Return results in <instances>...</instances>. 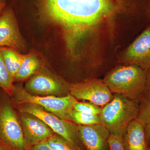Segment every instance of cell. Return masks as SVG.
I'll list each match as a JSON object with an SVG mask.
<instances>
[{
  "label": "cell",
  "mask_w": 150,
  "mask_h": 150,
  "mask_svg": "<svg viewBox=\"0 0 150 150\" xmlns=\"http://www.w3.org/2000/svg\"><path fill=\"white\" fill-rule=\"evenodd\" d=\"M19 110L39 118L53 132L66 140L76 150H84V148L78 134V125L76 123L62 119L35 104L27 103L21 107Z\"/></svg>",
  "instance_id": "277c9868"
},
{
  "label": "cell",
  "mask_w": 150,
  "mask_h": 150,
  "mask_svg": "<svg viewBox=\"0 0 150 150\" xmlns=\"http://www.w3.org/2000/svg\"><path fill=\"white\" fill-rule=\"evenodd\" d=\"M13 95L15 97L16 101L18 104L36 105L59 118L68 121H70L74 104L78 100L70 94L61 97L33 95L20 87H15Z\"/></svg>",
  "instance_id": "5b68a950"
},
{
  "label": "cell",
  "mask_w": 150,
  "mask_h": 150,
  "mask_svg": "<svg viewBox=\"0 0 150 150\" xmlns=\"http://www.w3.org/2000/svg\"><path fill=\"white\" fill-rule=\"evenodd\" d=\"M126 0H41L43 16L61 30L68 55L79 58L104 22L125 9Z\"/></svg>",
  "instance_id": "6da1fadb"
},
{
  "label": "cell",
  "mask_w": 150,
  "mask_h": 150,
  "mask_svg": "<svg viewBox=\"0 0 150 150\" xmlns=\"http://www.w3.org/2000/svg\"><path fill=\"white\" fill-rule=\"evenodd\" d=\"M0 140L13 150H30L22 127L8 103L0 108Z\"/></svg>",
  "instance_id": "8992f818"
},
{
  "label": "cell",
  "mask_w": 150,
  "mask_h": 150,
  "mask_svg": "<svg viewBox=\"0 0 150 150\" xmlns=\"http://www.w3.org/2000/svg\"><path fill=\"white\" fill-rule=\"evenodd\" d=\"M42 63L35 53H29L24 55L19 69L15 76L14 81H23L31 77L41 69Z\"/></svg>",
  "instance_id": "5bb4252c"
},
{
  "label": "cell",
  "mask_w": 150,
  "mask_h": 150,
  "mask_svg": "<svg viewBox=\"0 0 150 150\" xmlns=\"http://www.w3.org/2000/svg\"><path fill=\"white\" fill-rule=\"evenodd\" d=\"M146 88L148 91H150V70L147 71V75Z\"/></svg>",
  "instance_id": "603a6c76"
},
{
  "label": "cell",
  "mask_w": 150,
  "mask_h": 150,
  "mask_svg": "<svg viewBox=\"0 0 150 150\" xmlns=\"http://www.w3.org/2000/svg\"><path fill=\"white\" fill-rule=\"evenodd\" d=\"M108 144L110 150H126L123 137L118 135L110 134Z\"/></svg>",
  "instance_id": "44dd1931"
},
{
  "label": "cell",
  "mask_w": 150,
  "mask_h": 150,
  "mask_svg": "<svg viewBox=\"0 0 150 150\" xmlns=\"http://www.w3.org/2000/svg\"><path fill=\"white\" fill-rule=\"evenodd\" d=\"M0 50L5 64L9 73L14 79L24 55L19 54L18 51L8 47H1Z\"/></svg>",
  "instance_id": "2e32d148"
},
{
  "label": "cell",
  "mask_w": 150,
  "mask_h": 150,
  "mask_svg": "<svg viewBox=\"0 0 150 150\" xmlns=\"http://www.w3.org/2000/svg\"><path fill=\"white\" fill-rule=\"evenodd\" d=\"M119 62L150 70V24L121 54Z\"/></svg>",
  "instance_id": "9c48e42d"
},
{
  "label": "cell",
  "mask_w": 150,
  "mask_h": 150,
  "mask_svg": "<svg viewBox=\"0 0 150 150\" xmlns=\"http://www.w3.org/2000/svg\"><path fill=\"white\" fill-rule=\"evenodd\" d=\"M4 5L5 3L1 2V1H0V14H1L3 8H4Z\"/></svg>",
  "instance_id": "cb8c5ba5"
},
{
  "label": "cell",
  "mask_w": 150,
  "mask_h": 150,
  "mask_svg": "<svg viewBox=\"0 0 150 150\" xmlns=\"http://www.w3.org/2000/svg\"><path fill=\"white\" fill-rule=\"evenodd\" d=\"M70 84L43 69H40L30 78L24 89L33 95L64 96L69 94Z\"/></svg>",
  "instance_id": "52a82bcc"
},
{
  "label": "cell",
  "mask_w": 150,
  "mask_h": 150,
  "mask_svg": "<svg viewBox=\"0 0 150 150\" xmlns=\"http://www.w3.org/2000/svg\"><path fill=\"white\" fill-rule=\"evenodd\" d=\"M102 108L91 103L79 102L77 100L74 105V110L94 115H99Z\"/></svg>",
  "instance_id": "ffe728a7"
},
{
  "label": "cell",
  "mask_w": 150,
  "mask_h": 150,
  "mask_svg": "<svg viewBox=\"0 0 150 150\" xmlns=\"http://www.w3.org/2000/svg\"><path fill=\"white\" fill-rule=\"evenodd\" d=\"M6 0H0V1H1V2L2 3H5V1Z\"/></svg>",
  "instance_id": "484cf974"
},
{
  "label": "cell",
  "mask_w": 150,
  "mask_h": 150,
  "mask_svg": "<svg viewBox=\"0 0 150 150\" xmlns=\"http://www.w3.org/2000/svg\"><path fill=\"white\" fill-rule=\"evenodd\" d=\"M70 121L77 125L83 126L101 123L99 115L78 111L74 109L71 113Z\"/></svg>",
  "instance_id": "ac0fdd59"
},
{
  "label": "cell",
  "mask_w": 150,
  "mask_h": 150,
  "mask_svg": "<svg viewBox=\"0 0 150 150\" xmlns=\"http://www.w3.org/2000/svg\"><path fill=\"white\" fill-rule=\"evenodd\" d=\"M137 119L142 123L144 131L146 141L150 146V91H147L139 101Z\"/></svg>",
  "instance_id": "9a60e30c"
},
{
  "label": "cell",
  "mask_w": 150,
  "mask_h": 150,
  "mask_svg": "<svg viewBox=\"0 0 150 150\" xmlns=\"http://www.w3.org/2000/svg\"><path fill=\"white\" fill-rule=\"evenodd\" d=\"M79 137L86 150H108L110 132L103 124L78 125Z\"/></svg>",
  "instance_id": "8fae6325"
},
{
  "label": "cell",
  "mask_w": 150,
  "mask_h": 150,
  "mask_svg": "<svg viewBox=\"0 0 150 150\" xmlns=\"http://www.w3.org/2000/svg\"><path fill=\"white\" fill-rule=\"evenodd\" d=\"M8 47L17 51H24L26 45L16 18L11 8L6 9L0 16V48Z\"/></svg>",
  "instance_id": "30bf717a"
},
{
  "label": "cell",
  "mask_w": 150,
  "mask_h": 150,
  "mask_svg": "<svg viewBox=\"0 0 150 150\" xmlns=\"http://www.w3.org/2000/svg\"><path fill=\"white\" fill-rule=\"evenodd\" d=\"M69 94L77 100H86L92 103L103 107L110 102L113 94L103 80L91 79L70 84Z\"/></svg>",
  "instance_id": "ba28073f"
},
{
  "label": "cell",
  "mask_w": 150,
  "mask_h": 150,
  "mask_svg": "<svg viewBox=\"0 0 150 150\" xmlns=\"http://www.w3.org/2000/svg\"><path fill=\"white\" fill-rule=\"evenodd\" d=\"M148 150H150V146L148 147Z\"/></svg>",
  "instance_id": "4316f807"
},
{
  "label": "cell",
  "mask_w": 150,
  "mask_h": 150,
  "mask_svg": "<svg viewBox=\"0 0 150 150\" xmlns=\"http://www.w3.org/2000/svg\"><path fill=\"white\" fill-rule=\"evenodd\" d=\"M46 142L48 146L53 150H76L69 142L59 136L54 135Z\"/></svg>",
  "instance_id": "d6986e66"
},
{
  "label": "cell",
  "mask_w": 150,
  "mask_h": 150,
  "mask_svg": "<svg viewBox=\"0 0 150 150\" xmlns=\"http://www.w3.org/2000/svg\"><path fill=\"white\" fill-rule=\"evenodd\" d=\"M0 150H8L3 145L0 144Z\"/></svg>",
  "instance_id": "d4e9b609"
},
{
  "label": "cell",
  "mask_w": 150,
  "mask_h": 150,
  "mask_svg": "<svg viewBox=\"0 0 150 150\" xmlns=\"http://www.w3.org/2000/svg\"><path fill=\"white\" fill-rule=\"evenodd\" d=\"M147 71L137 65L124 64L112 69L103 81L112 93L139 102L147 91Z\"/></svg>",
  "instance_id": "7a4b0ae2"
},
{
  "label": "cell",
  "mask_w": 150,
  "mask_h": 150,
  "mask_svg": "<svg viewBox=\"0 0 150 150\" xmlns=\"http://www.w3.org/2000/svg\"><path fill=\"white\" fill-rule=\"evenodd\" d=\"M31 150H53L48 146L46 141L41 142L32 146Z\"/></svg>",
  "instance_id": "7402d4cb"
},
{
  "label": "cell",
  "mask_w": 150,
  "mask_h": 150,
  "mask_svg": "<svg viewBox=\"0 0 150 150\" xmlns=\"http://www.w3.org/2000/svg\"><path fill=\"white\" fill-rule=\"evenodd\" d=\"M123 140L126 150H148L144 128L137 118L129 123Z\"/></svg>",
  "instance_id": "4fadbf2b"
},
{
  "label": "cell",
  "mask_w": 150,
  "mask_h": 150,
  "mask_svg": "<svg viewBox=\"0 0 150 150\" xmlns=\"http://www.w3.org/2000/svg\"><path fill=\"white\" fill-rule=\"evenodd\" d=\"M21 113V125L23 134L30 146L46 141L54 135L53 131L39 118L28 113Z\"/></svg>",
  "instance_id": "7c38bea8"
},
{
  "label": "cell",
  "mask_w": 150,
  "mask_h": 150,
  "mask_svg": "<svg viewBox=\"0 0 150 150\" xmlns=\"http://www.w3.org/2000/svg\"><path fill=\"white\" fill-rule=\"evenodd\" d=\"M14 81L5 64L0 50V87L9 95H13L15 88Z\"/></svg>",
  "instance_id": "e0dca14e"
},
{
  "label": "cell",
  "mask_w": 150,
  "mask_h": 150,
  "mask_svg": "<svg viewBox=\"0 0 150 150\" xmlns=\"http://www.w3.org/2000/svg\"><path fill=\"white\" fill-rule=\"evenodd\" d=\"M113 94L112 100L102 108L100 123L110 134L123 138L129 123L138 116L139 103L120 94Z\"/></svg>",
  "instance_id": "3957f363"
}]
</instances>
